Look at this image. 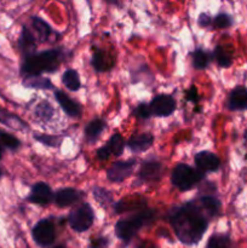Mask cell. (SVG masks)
<instances>
[{"instance_id": "obj_28", "label": "cell", "mask_w": 247, "mask_h": 248, "mask_svg": "<svg viewBox=\"0 0 247 248\" xmlns=\"http://www.w3.org/2000/svg\"><path fill=\"white\" fill-rule=\"evenodd\" d=\"M215 57L218 64L223 68H227L232 64V56L223 46H217L215 50Z\"/></svg>"}, {"instance_id": "obj_35", "label": "cell", "mask_w": 247, "mask_h": 248, "mask_svg": "<svg viewBox=\"0 0 247 248\" xmlns=\"http://www.w3.org/2000/svg\"><path fill=\"white\" fill-rule=\"evenodd\" d=\"M186 98H188V101H194V102L198 99V91H196L195 87L191 86L190 89H189V91L186 92Z\"/></svg>"}, {"instance_id": "obj_22", "label": "cell", "mask_w": 247, "mask_h": 248, "mask_svg": "<svg viewBox=\"0 0 247 248\" xmlns=\"http://www.w3.org/2000/svg\"><path fill=\"white\" fill-rule=\"evenodd\" d=\"M62 81L63 84L65 85V87H68L70 91H77V90L80 89V79L77 70L68 69L67 72L63 74Z\"/></svg>"}, {"instance_id": "obj_15", "label": "cell", "mask_w": 247, "mask_h": 248, "mask_svg": "<svg viewBox=\"0 0 247 248\" xmlns=\"http://www.w3.org/2000/svg\"><path fill=\"white\" fill-rule=\"evenodd\" d=\"M153 143H154V137L152 135H138L131 137L128 140L127 145L133 152L140 153L149 149L153 145Z\"/></svg>"}, {"instance_id": "obj_8", "label": "cell", "mask_w": 247, "mask_h": 248, "mask_svg": "<svg viewBox=\"0 0 247 248\" xmlns=\"http://www.w3.org/2000/svg\"><path fill=\"white\" fill-rule=\"evenodd\" d=\"M136 161L135 160H127V161H119L115 162L110 169L108 170V179L114 183H120L132 174L133 169H135Z\"/></svg>"}, {"instance_id": "obj_21", "label": "cell", "mask_w": 247, "mask_h": 248, "mask_svg": "<svg viewBox=\"0 0 247 248\" xmlns=\"http://www.w3.org/2000/svg\"><path fill=\"white\" fill-rule=\"evenodd\" d=\"M207 248H235V246L232 239L227 235L215 234L208 240Z\"/></svg>"}, {"instance_id": "obj_3", "label": "cell", "mask_w": 247, "mask_h": 248, "mask_svg": "<svg viewBox=\"0 0 247 248\" xmlns=\"http://www.w3.org/2000/svg\"><path fill=\"white\" fill-rule=\"evenodd\" d=\"M153 218H154V212L153 211H143V212L137 213V215L132 216V217L119 220L115 227L116 235L123 241H128V240H131L135 236L136 232L140 228L147 225L149 222H152Z\"/></svg>"}, {"instance_id": "obj_12", "label": "cell", "mask_w": 247, "mask_h": 248, "mask_svg": "<svg viewBox=\"0 0 247 248\" xmlns=\"http://www.w3.org/2000/svg\"><path fill=\"white\" fill-rule=\"evenodd\" d=\"M162 165L155 160H149L142 165L139 170V178L145 182L157 181L161 177Z\"/></svg>"}, {"instance_id": "obj_24", "label": "cell", "mask_w": 247, "mask_h": 248, "mask_svg": "<svg viewBox=\"0 0 247 248\" xmlns=\"http://www.w3.org/2000/svg\"><path fill=\"white\" fill-rule=\"evenodd\" d=\"M23 85L31 89H52V84L50 80L40 77H26L23 80Z\"/></svg>"}, {"instance_id": "obj_1", "label": "cell", "mask_w": 247, "mask_h": 248, "mask_svg": "<svg viewBox=\"0 0 247 248\" xmlns=\"http://www.w3.org/2000/svg\"><path fill=\"white\" fill-rule=\"evenodd\" d=\"M170 223L177 237L185 245H195L207 229V216L195 202L176 207L170 213Z\"/></svg>"}, {"instance_id": "obj_27", "label": "cell", "mask_w": 247, "mask_h": 248, "mask_svg": "<svg viewBox=\"0 0 247 248\" xmlns=\"http://www.w3.org/2000/svg\"><path fill=\"white\" fill-rule=\"evenodd\" d=\"M33 27H34V29L36 31V33H38L39 38H40L41 40L44 41L48 38V35H50V33H51V28L45 21H43V19L39 18V17H34Z\"/></svg>"}, {"instance_id": "obj_23", "label": "cell", "mask_w": 247, "mask_h": 248, "mask_svg": "<svg viewBox=\"0 0 247 248\" xmlns=\"http://www.w3.org/2000/svg\"><path fill=\"white\" fill-rule=\"evenodd\" d=\"M108 148L110 155H114V156H119L121 155V153L124 152V147H125V143H124V138L121 137L119 133H115L110 137L108 144L106 145Z\"/></svg>"}, {"instance_id": "obj_36", "label": "cell", "mask_w": 247, "mask_h": 248, "mask_svg": "<svg viewBox=\"0 0 247 248\" xmlns=\"http://www.w3.org/2000/svg\"><path fill=\"white\" fill-rule=\"evenodd\" d=\"M1 157H2V148L1 145H0V160H1Z\"/></svg>"}, {"instance_id": "obj_17", "label": "cell", "mask_w": 247, "mask_h": 248, "mask_svg": "<svg viewBox=\"0 0 247 248\" xmlns=\"http://www.w3.org/2000/svg\"><path fill=\"white\" fill-rule=\"evenodd\" d=\"M18 46L19 48H21L22 52L26 55V57L34 55V48H35V38H34L33 34L31 33V31H29L28 28H26V27L23 28L21 36H19Z\"/></svg>"}, {"instance_id": "obj_38", "label": "cell", "mask_w": 247, "mask_h": 248, "mask_svg": "<svg viewBox=\"0 0 247 248\" xmlns=\"http://www.w3.org/2000/svg\"><path fill=\"white\" fill-rule=\"evenodd\" d=\"M55 248H65V247H63V246H57V247H55Z\"/></svg>"}, {"instance_id": "obj_6", "label": "cell", "mask_w": 247, "mask_h": 248, "mask_svg": "<svg viewBox=\"0 0 247 248\" xmlns=\"http://www.w3.org/2000/svg\"><path fill=\"white\" fill-rule=\"evenodd\" d=\"M33 239L39 246H48L55 241L56 232L52 223L47 219H43L36 223L35 227L33 228Z\"/></svg>"}, {"instance_id": "obj_4", "label": "cell", "mask_w": 247, "mask_h": 248, "mask_svg": "<svg viewBox=\"0 0 247 248\" xmlns=\"http://www.w3.org/2000/svg\"><path fill=\"white\" fill-rule=\"evenodd\" d=\"M203 173L200 170H195L186 164H178L172 171L171 182L179 190H189L194 188L202 179Z\"/></svg>"}, {"instance_id": "obj_18", "label": "cell", "mask_w": 247, "mask_h": 248, "mask_svg": "<svg viewBox=\"0 0 247 248\" xmlns=\"http://www.w3.org/2000/svg\"><path fill=\"white\" fill-rule=\"evenodd\" d=\"M113 63V58L109 57L108 53L104 52V51L97 48L93 52V56H92V65H93V68L97 72H104V70L110 69Z\"/></svg>"}, {"instance_id": "obj_19", "label": "cell", "mask_w": 247, "mask_h": 248, "mask_svg": "<svg viewBox=\"0 0 247 248\" xmlns=\"http://www.w3.org/2000/svg\"><path fill=\"white\" fill-rule=\"evenodd\" d=\"M106 130V123L101 119H96V120H92L89 125L85 128V137L89 143H94L98 137L101 136V133Z\"/></svg>"}, {"instance_id": "obj_13", "label": "cell", "mask_w": 247, "mask_h": 248, "mask_svg": "<svg viewBox=\"0 0 247 248\" xmlns=\"http://www.w3.org/2000/svg\"><path fill=\"white\" fill-rule=\"evenodd\" d=\"M80 200V193L75 189L65 188L61 189L56 193L55 202L60 207H68V206L74 205L75 202Z\"/></svg>"}, {"instance_id": "obj_7", "label": "cell", "mask_w": 247, "mask_h": 248, "mask_svg": "<svg viewBox=\"0 0 247 248\" xmlns=\"http://www.w3.org/2000/svg\"><path fill=\"white\" fill-rule=\"evenodd\" d=\"M149 109L156 116H169L176 109V101L169 94H159L150 102Z\"/></svg>"}, {"instance_id": "obj_37", "label": "cell", "mask_w": 247, "mask_h": 248, "mask_svg": "<svg viewBox=\"0 0 247 248\" xmlns=\"http://www.w3.org/2000/svg\"><path fill=\"white\" fill-rule=\"evenodd\" d=\"M245 142H246V144H247V130H246V132H245Z\"/></svg>"}, {"instance_id": "obj_20", "label": "cell", "mask_w": 247, "mask_h": 248, "mask_svg": "<svg viewBox=\"0 0 247 248\" xmlns=\"http://www.w3.org/2000/svg\"><path fill=\"white\" fill-rule=\"evenodd\" d=\"M195 203L206 213L207 217L216 216L220 208L219 201L216 198H212V196H203V198L199 199Z\"/></svg>"}, {"instance_id": "obj_25", "label": "cell", "mask_w": 247, "mask_h": 248, "mask_svg": "<svg viewBox=\"0 0 247 248\" xmlns=\"http://www.w3.org/2000/svg\"><path fill=\"white\" fill-rule=\"evenodd\" d=\"M211 61V55L206 51L198 48L193 52V64L196 69H205Z\"/></svg>"}, {"instance_id": "obj_5", "label": "cell", "mask_w": 247, "mask_h": 248, "mask_svg": "<svg viewBox=\"0 0 247 248\" xmlns=\"http://www.w3.org/2000/svg\"><path fill=\"white\" fill-rule=\"evenodd\" d=\"M70 227L77 232H86L93 223V211L89 203H82L81 206L72 211L68 217Z\"/></svg>"}, {"instance_id": "obj_16", "label": "cell", "mask_w": 247, "mask_h": 248, "mask_svg": "<svg viewBox=\"0 0 247 248\" xmlns=\"http://www.w3.org/2000/svg\"><path fill=\"white\" fill-rule=\"evenodd\" d=\"M0 124L10 128H14V130H24V128H27L26 123L23 120H21L18 116L10 113L4 108H0Z\"/></svg>"}, {"instance_id": "obj_31", "label": "cell", "mask_w": 247, "mask_h": 248, "mask_svg": "<svg viewBox=\"0 0 247 248\" xmlns=\"http://www.w3.org/2000/svg\"><path fill=\"white\" fill-rule=\"evenodd\" d=\"M34 137H35V140H38L39 142L44 143V144L48 145V147H58L61 140H62L61 138L51 135H35Z\"/></svg>"}, {"instance_id": "obj_33", "label": "cell", "mask_w": 247, "mask_h": 248, "mask_svg": "<svg viewBox=\"0 0 247 248\" xmlns=\"http://www.w3.org/2000/svg\"><path fill=\"white\" fill-rule=\"evenodd\" d=\"M212 19H211V17H208L206 14H202L200 15V17H199V24L202 27H208L211 26V23H212Z\"/></svg>"}, {"instance_id": "obj_30", "label": "cell", "mask_w": 247, "mask_h": 248, "mask_svg": "<svg viewBox=\"0 0 247 248\" xmlns=\"http://www.w3.org/2000/svg\"><path fill=\"white\" fill-rule=\"evenodd\" d=\"M232 17L227 14H219L215 19H213V26L216 28H228V27L232 26Z\"/></svg>"}, {"instance_id": "obj_26", "label": "cell", "mask_w": 247, "mask_h": 248, "mask_svg": "<svg viewBox=\"0 0 247 248\" xmlns=\"http://www.w3.org/2000/svg\"><path fill=\"white\" fill-rule=\"evenodd\" d=\"M0 144L10 150H16L19 148L21 142L15 136H12L11 133H7L5 131L0 130Z\"/></svg>"}, {"instance_id": "obj_10", "label": "cell", "mask_w": 247, "mask_h": 248, "mask_svg": "<svg viewBox=\"0 0 247 248\" xmlns=\"http://www.w3.org/2000/svg\"><path fill=\"white\" fill-rule=\"evenodd\" d=\"M52 200V191L46 183H36L31 188L29 201L39 206H46Z\"/></svg>"}, {"instance_id": "obj_29", "label": "cell", "mask_w": 247, "mask_h": 248, "mask_svg": "<svg viewBox=\"0 0 247 248\" xmlns=\"http://www.w3.org/2000/svg\"><path fill=\"white\" fill-rule=\"evenodd\" d=\"M35 114L39 119H43V120H50L53 115V108L51 107V104L47 103V102H41L40 104L36 106Z\"/></svg>"}, {"instance_id": "obj_34", "label": "cell", "mask_w": 247, "mask_h": 248, "mask_svg": "<svg viewBox=\"0 0 247 248\" xmlns=\"http://www.w3.org/2000/svg\"><path fill=\"white\" fill-rule=\"evenodd\" d=\"M97 156H98L101 160L108 159V157L110 156V153H109L108 148L103 147L101 148V149H98V152H97Z\"/></svg>"}, {"instance_id": "obj_32", "label": "cell", "mask_w": 247, "mask_h": 248, "mask_svg": "<svg viewBox=\"0 0 247 248\" xmlns=\"http://www.w3.org/2000/svg\"><path fill=\"white\" fill-rule=\"evenodd\" d=\"M135 114L136 116H138V118L140 119H148L150 116V114H152V111H150L149 107L148 106H145V104H139V106L136 108Z\"/></svg>"}, {"instance_id": "obj_9", "label": "cell", "mask_w": 247, "mask_h": 248, "mask_svg": "<svg viewBox=\"0 0 247 248\" xmlns=\"http://www.w3.org/2000/svg\"><path fill=\"white\" fill-rule=\"evenodd\" d=\"M195 164L201 172L217 171L220 166L218 156L211 152L198 153L195 155Z\"/></svg>"}, {"instance_id": "obj_2", "label": "cell", "mask_w": 247, "mask_h": 248, "mask_svg": "<svg viewBox=\"0 0 247 248\" xmlns=\"http://www.w3.org/2000/svg\"><path fill=\"white\" fill-rule=\"evenodd\" d=\"M58 64H60V55L57 51H45L24 58L21 72L26 77H38L41 73L55 72Z\"/></svg>"}, {"instance_id": "obj_14", "label": "cell", "mask_w": 247, "mask_h": 248, "mask_svg": "<svg viewBox=\"0 0 247 248\" xmlns=\"http://www.w3.org/2000/svg\"><path fill=\"white\" fill-rule=\"evenodd\" d=\"M55 96L65 114H68V115L72 116V118H77V116L80 115L79 104H77V102L73 101L68 94H65L64 92L62 91H56Z\"/></svg>"}, {"instance_id": "obj_11", "label": "cell", "mask_w": 247, "mask_h": 248, "mask_svg": "<svg viewBox=\"0 0 247 248\" xmlns=\"http://www.w3.org/2000/svg\"><path fill=\"white\" fill-rule=\"evenodd\" d=\"M228 108L230 110H246L247 109V89L237 86L230 92L228 98Z\"/></svg>"}]
</instances>
